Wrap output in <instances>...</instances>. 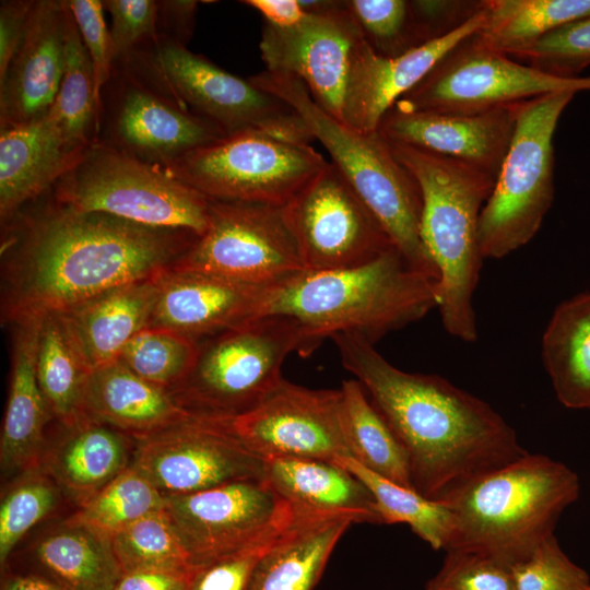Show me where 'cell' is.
<instances>
[{
    "label": "cell",
    "instance_id": "3957f363",
    "mask_svg": "<svg viewBox=\"0 0 590 590\" xmlns=\"http://www.w3.org/2000/svg\"><path fill=\"white\" fill-rule=\"evenodd\" d=\"M437 285L392 246L357 267L304 271L269 286L261 317L294 319L316 347L338 333L375 344L438 307Z\"/></svg>",
    "mask_w": 590,
    "mask_h": 590
},
{
    "label": "cell",
    "instance_id": "f5cc1de1",
    "mask_svg": "<svg viewBox=\"0 0 590 590\" xmlns=\"http://www.w3.org/2000/svg\"><path fill=\"white\" fill-rule=\"evenodd\" d=\"M241 3L258 11L264 23L281 28L296 25L306 15L299 0H244Z\"/></svg>",
    "mask_w": 590,
    "mask_h": 590
},
{
    "label": "cell",
    "instance_id": "d6986e66",
    "mask_svg": "<svg viewBox=\"0 0 590 590\" xmlns=\"http://www.w3.org/2000/svg\"><path fill=\"white\" fill-rule=\"evenodd\" d=\"M285 502L260 477L165 496L163 510L198 568L257 536Z\"/></svg>",
    "mask_w": 590,
    "mask_h": 590
},
{
    "label": "cell",
    "instance_id": "5bb4252c",
    "mask_svg": "<svg viewBox=\"0 0 590 590\" xmlns=\"http://www.w3.org/2000/svg\"><path fill=\"white\" fill-rule=\"evenodd\" d=\"M283 208L305 271L357 267L393 246L381 224L332 162Z\"/></svg>",
    "mask_w": 590,
    "mask_h": 590
},
{
    "label": "cell",
    "instance_id": "f35d334b",
    "mask_svg": "<svg viewBox=\"0 0 590 590\" xmlns=\"http://www.w3.org/2000/svg\"><path fill=\"white\" fill-rule=\"evenodd\" d=\"M125 574L140 570L192 573L197 568L164 510L153 512L110 536Z\"/></svg>",
    "mask_w": 590,
    "mask_h": 590
},
{
    "label": "cell",
    "instance_id": "7dc6e473",
    "mask_svg": "<svg viewBox=\"0 0 590 590\" xmlns=\"http://www.w3.org/2000/svg\"><path fill=\"white\" fill-rule=\"evenodd\" d=\"M103 3L111 16L114 64L160 37L158 1L105 0Z\"/></svg>",
    "mask_w": 590,
    "mask_h": 590
},
{
    "label": "cell",
    "instance_id": "e575fe53",
    "mask_svg": "<svg viewBox=\"0 0 590 590\" xmlns=\"http://www.w3.org/2000/svg\"><path fill=\"white\" fill-rule=\"evenodd\" d=\"M64 5L63 74L47 115L72 144L90 148L97 138L101 101L96 92L93 63L67 0Z\"/></svg>",
    "mask_w": 590,
    "mask_h": 590
},
{
    "label": "cell",
    "instance_id": "74e56055",
    "mask_svg": "<svg viewBox=\"0 0 590 590\" xmlns=\"http://www.w3.org/2000/svg\"><path fill=\"white\" fill-rule=\"evenodd\" d=\"M164 495L129 467L84 504L67 521L110 538L164 507Z\"/></svg>",
    "mask_w": 590,
    "mask_h": 590
},
{
    "label": "cell",
    "instance_id": "f6af8a7d",
    "mask_svg": "<svg viewBox=\"0 0 590 590\" xmlns=\"http://www.w3.org/2000/svg\"><path fill=\"white\" fill-rule=\"evenodd\" d=\"M511 569L516 590H590L589 574L568 557L555 534Z\"/></svg>",
    "mask_w": 590,
    "mask_h": 590
},
{
    "label": "cell",
    "instance_id": "e0dca14e",
    "mask_svg": "<svg viewBox=\"0 0 590 590\" xmlns=\"http://www.w3.org/2000/svg\"><path fill=\"white\" fill-rule=\"evenodd\" d=\"M225 133L114 69L101 93L96 141L148 164L166 167L187 153L217 141Z\"/></svg>",
    "mask_w": 590,
    "mask_h": 590
},
{
    "label": "cell",
    "instance_id": "9c48e42d",
    "mask_svg": "<svg viewBox=\"0 0 590 590\" xmlns=\"http://www.w3.org/2000/svg\"><path fill=\"white\" fill-rule=\"evenodd\" d=\"M575 92L521 102L516 128L479 223L484 259H500L539 232L554 200V133Z\"/></svg>",
    "mask_w": 590,
    "mask_h": 590
},
{
    "label": "cell",
    "instance_id": "f1b7e54d",
    "mask_svg": "<svg viewBox=\"0 0 590 590\" xmlns=\"http://www.w3.org/2000/svg\"><path fill=\"white\" fill-rule=\"evenodd\" d=\"M129 439L85 417L46 448L40 470L80 506L130 467Z\"/></svg>",
    "mask_w": 590,
    "mask_h": 590
},
{
    "label": "cell",
    "instance_id": "52a82bcc",
    "mask_svg": "<svg viewBox=\"0 0 590 590\" xmlns=\"http://www.w3.org/2000/svg\"><path fill=\"white\" fill-rule=\"evenodd\" d=\"M114 69L214 123L225 135L259 131L302 143L314 140L300 115L279 96L161 34Z\"/></svg>",
    "mask_w": 590,
    "mask_h": 590
},
{
    "label": "cell",
    "instance_id": "5b68a950",
    "mask_svg": "<svg viewBox=\"0 0 590 590\" xmlns=\"http://www.w3.org/2000/svg\"><path fill=\"white\" fill-rule=\"evenodd\" d=\"M422 194L421 239L438 271V309L445 330L477 340L473 295L482 263L479 223L496 177L462 162L390 143Z\"/></svg>",
    "mask_w": 590,
    "mask_h": 590
},
{
    "label": "cell",
    "instance_id": "cb8c5ba5",
    "mask_svg": "<svg viewBox=\"0 0 590 590\" xmlns=\"http://www.w3.org/2000/svg\"><path fill=\"white\" fill-rule=\"evenodd\" d=\"M87 150L72 144L48 115L0 127L1 224L55 187Z\"/></svg>",
    "mask_w": 590,
    "mask_h": 590
},
{
    "label": "cell",
    "instance_id": "836d02e7",
    "mask_svg": "<svg viewBox=\"0 0 590 590\" xmlns=\"http://www.w3.org/2000/svg\"><path fill=\"white\" fill-rule=\"evenodd\" d=\"M484 9L485 24L476 38L515 57L557 27L590 14V0H484Z\"/></svg>",
    "mask_w": 590,
    "mask_h": 590
},
{
    "label": "cell",
    "instance_id": "8992f818",
    "mask_svg": "<svg viewBox=\"0 0 590 590\" xmlns=\"http://www.w3.org/2000/svg\"><path fill=\"white\" fill-rule=\"evenodd\" d=\"M249 79L300 115L312 139L328 151L331 162L381 224L393 246L414 269L438 281V271L421 239L423 202L418 184L396 158L388 141L378 131H358L327 114L296 78L266 70Z\"/></svg>",
    "mask_w": 590,
    "mask_h": 590
},
{
    "label": "cell",
    "instance_id": "816d5d0a",
    "mask_svg": "<svg viewBox=\"0 0 590 590\" xmlns=\"http://www.w3.org/2000/svg\"><path fill=\"white\" fill-rule=\"evenodd\" d=\"M194 571H133L125 574L114 590H188Z\"/></svg>",
    "mask_w": 590,
    "mask_h": 590
},
{
    "label": "cell",
    "instance_id": "d6a6232c",
    "mask_svg": "<svg viewBox=\"0 0 590 590\" xmlns=\"http://www.w3.org/2000/svg\"><path fill=\"white\" fill-rule=\"evenodd\" d=\"M36 373L51 416L64 427H72L86 417L84 396L91 370L58 314L42 318Z\"/></svg>",
    "mask_w": 590,
    "mask_h": 590
},
{
    "label": "cell",
    "instance_id": "9a60e30c",
    "mask_svg": "<svg viewBox=\"0 0 590 590\" xmlns=\"http://www.w3.org/2000/svg\"><path fill=\"white\" fill-rule=\"evenodd\" d=\"M130 467L164 497L263 477V459L236 435L231 420L199 414L135 440Z\"/></svg>",
    "mask_w": 590,
    "mask_h": 590
},
{
    "label": "cell",
    "instance_id": "44dd1931",
    "mask_svg": "<svg viewBox=\"0 0 590 590\" xmlns=\"http://www.w3.org/2000/svg\"><path fill=\"white\" fill-rule=\"evenodd\" d=\"M482 8L453 32L433 39L399 57H382L364 40L356 45L343 99L342 122L374 132L389 109L415 87L456 46L477 34L484 26Z\"/></svg>",
    "mask_w": 590,
    "mask_h": 590
},
{
    "label": "cell",
    "instance_id": "4fadbf2b",
    "mask_svg": "<svg viewBox=\"0 0 590 590\" xmlns=\"http://www.w3.org/2000/svg\"><path fill=\"white\" fill-rule=\"evenodd\" d=\"M475 35L450 50L394 105L410 110L475 114L551 93L590 91V75H552L488 49Z\"/></svg>",
    "mask_w": 590,
    "mask_h": 590
},
{
    "label": "cell",
    "instance_id": "277c9868",
    "mask_svg": "<svg viewBox=\"0 0 590 590\" xmlns=\"http://www.w3.org/2000/svg\"><path fill=\"white\" fill-rule=\"evenodd\" d=\"M579 494V477L569 467L527 452L444 500L453 518L445 552H476L512 566L554 534L560 515Z\"/></svg>",
    "mask_w": 590,
    "mask_h": 590
},
{
    "label": "cell",
    "instance_id": "d4e9b609",
    "mask_svg": "<svg viewBox=\"0 0 590 590\" xmlns=\"http://www.w3.org/2000/svg\"><path fill=\"white\" fill-rule=\"evenodd\" d=\"M43 316L12 320L11 378L0 441L1 468L5 472L40 471L46 450L45 426L51 416L36 373Z\"/></svg>",
    "mask_w": 590,
    "mask_h": 590
},
{
    "label": "cell",
    "instance_id": "d590c367",
    "mask_svg": "<svg viewBox=\"0 0 590 590\" xmlns=\"http://www.w3.org/2000/svg\"><path fill=\"white\" fill-rule=\"evenodd\" d=\"M343 415L350 457L371 472L411 487L406 452L356 379L342 382Z\"/></svg>",
    "mask_w": 590,
    "mask_h": 590
},
{
    "label": "cell",
    "instance_id": "60d3db41",
    "mask_svg": "<svg viewBox=\"0 0 590 590\" xmlns=\"http://www.w3.org/2000/svg\"><path fill=\"white\" fill-rule=\"evenodd\" d=\"M304 508L286 500L274 519L257 536L198 567L188 590H248L261 559L290 531Z\"/></svg>",
    "mask_w": 590,
    "mask_h": 590
},
{
    "label": "cell",
    "instance_id": "6da1fadb",
    "mask_svg": "<svg viewBox=\"0 0 590 590\" xmlns=\"http://www.w3.org/2000/svg\"><path fill=\"white\" fill-rule=\"evenodd\" d=\"M14 217L2 247V312L10 322L27 315H61L114 288L152 279L198 238L78 211L55 199Z\"/></svg>",
    "mask_w": 590,
    "mask_h": 590
},
{
    "label": "cell",
    "instance_id": "7c38bea8",
    "mask_svg": "<svg viewBox=\"0 0 590 590\" xmlns=\"http://www.w3.org/2000/svg\"><path fill=\"white\" fill-rule=\"evenodd\" d=\"M169 268L260 286L305 271L283 205L217 200L206 231Z\"/></svg>",
    "mask_w": 590,
    "mask_h": 590
},
{
    "label": "cell",
    "instance_id": "8d00e7d4",
    "mask_svg": "<svg viewBox=\"0 0 590 590\" xmlns=\"http://www.w3.org/2000/svg\"><path fill=\"white\" fill-rule=\"evenodd\" d=\"M333 462L354 474L374 497L382 523H405L433 550H446L453 518L446 502L427 498L414 488L400 485L361 465L350 456Z\"/></svg>",
    "mask_w": 590,
    "mask_h": 590
},
{
    "label": "cell",
    "instance_id": "ba28073f",
    "mask_svg": "<svg viewBox=\"0 0 590 590\" xmlns=\"http://www.w3.org/2000/svg\"><path fill=\"white\" fill-rule=\"evenodd\" d=\"M315 349L294 319L261 317L200 344L193 369L170 393L196 414L231 420L253 409L279 385L290 354L306 356Z\"/></svg>",
    "mask_w": 590,
    "mask_h": 590
},
{
    "label": "cell",
    "instance_id": "bcb514c9",
    "mask_svg": "<svg viewBox=\"0 0 590 590\" xmlns=\"http://www.w3.org/2000/svg\"><path fill=\"white\" fill-rule=\"evenodd\" d=\"M445 553L440 568L427 580L425 590H516L510 565L471 551Z\"/></svg>",
    "mask_w": 590,
    "mask_h": 590
},
{
    "label": "cell",
    "instance_id": "1f68e13d",
    "mask_svg": "<svg viewBox=\"0 0 590 590\" xmlns=\"http://www.w3.org/2000/svg\"><path fill=\"white\" fill-rule=\"evenodd\" d=\"M35 557L66 590H114L123 576L110 538L69 521L38 542Z\"/></svg>",
    "mask_w": 590,
    "mask_h": 590
},
{
    "label": "cell",
    "instance_id": "484cf974",
    "mask_svg": "<svg viewBox=\"0 0 590 590\" xmlns=\"http://www.w3.org/2000/svg\"><path fill=\"white\" fill-rule=\"evenodd\" d=\"M84 413L134 441L197 415L185 409L169 391L142 379L119 359L91 371Z\"/></svg>",
    "mask_w": 590,
    "mask_h": 590
},
{
    "label": "cell",
    "instance_id": "ac0fdd59",
    "mask_svg": "<svg viewBox=\"0 0 590 590\" xmlns=\"http://www.w3.org/2000/svg\"><path fill=\"white\" fill-rule=\"evenodd\" d=\"M231 426L262 459L350 456L341 388L310 389L282 379L258 405L231 418Z\"/></svg>",
    "mask_w": 590,
    "mask_h": 590
},
{
    "label": "cell",
    "instance_id": "ffe728a7",
    "mask_svg": "<svg viewBox=\"0 0 590 590\" xmlns=\"http://www.w3.org/2000/svg\"><path fill=\"white\" fill-rule=\"evenodd\" d=\"M520 103L475 114L410 110L393 105L378 132L390 143L446 156L497 178Z\"/></svg>",
    "mask_w": 590,
    "mask_h": 590
},
{
    "label": "cell",
    "instance_id": "7a4b0ae2",
    "mask_svg": "<svg viewBox=\"0 0 590 590\" xmlns=\"http://www.w3.org/2000/svg\"><path fill=\"white\" fill-rule=\"evenodd\" d=\"M331 339L343 367L403 446L412 486L423 496L447 500L477 476L528 452L487 402L438 375L397 368L357 334Z\"/></svg>",
    "mask_w": 590,
    "mask_h": 590
},
{
    "label": "cell",
    "instance_id": "c3c4849f",
    "mask_svg": "<svg viewBox=\"0 0 590 590\" xmlns=\"http://www.w3.org/2000/svg\"><path fill=\"white\" fill-rule=\"evenodd\" d=\"M84 46L94 67L96 92L101 93L110 80L114 69L110 33L104 19L101 0H67Z\"/></svg>",
    "mask_w": 590,
    "mask_h": 590
},
{
    "label": "cell",
    "instance_id": "db71d44e",
    "mask_svg": "<svg viewBox=\"0 0 590 590\" xmlns=\"http://www.w3.org/2000/svg\"><path fill=\"white\" fill-rule=\"evenodd\" d=\"M1 590H66L51 579L37 575H11L5 578Z\"/></svg>",
    "mask_w": 590,
    "mask_h": 590
},
{
    "label": "cell",
    "instance_id": "b9f144b4",
    "mask_svg": "<svg viewBox=\"0 0 590 590\" xmlns=\"http://www.w3.org/2000/svg\"><path fill=\"white\" fill-rule=\"evenodd\" d=\"M364 40L382 57H399L433 39L411 0H344Z\"/></svg>",
    "mask_w": 590,
    "mask_h": 590
},
{
    "label": "cell",
    "instance_id": "681fc988",
    "mask_svg": "<svg viewBox=\"0 0 590 590\" xmlns=\"http://www.w3.org/2000/svg\"><path fill=\"white\" fill-rule=\"evenodd\" d=\"M35 0H4L0 3V80L25 36Z\"/></svg>",
    "mask_w": 590,
    "mask_h": 590
},
{
    "label": "cell",
    "instance_id": "83f0119b",
    "mask_svg": "<svg viewBox=\"0 0 590 590\" xmlns=\"http://www.w3.org/2000/svg\"><path fill=\"white\" fill-rule=\"evenodd\" d=\"M356 512L304 508L284 538L261 559L248 590H314Z\"/></svg>",
    "mask_w": 590,
    "mask_h": 590
},
{
    "label": "cell",
    "instance_id": "ee69618b",
    "mask_svg": "<svg viewBox=\"0 0 590 590\" xmlns=\"http://www.w3.org/2000/svg\"><path fill=\"white\" fill-rule=\"evenodd\" d=\"M514 58L560 78H578L590 66V14L550 32Z\"/></svg>",
    "mask_w": 590,
    "mask_h": 590
},
{
    "label": "cell",
    "instance_id": "7bdbcfd3",
    "mask_svg": "<svg viewBox=\"0 0 590 590\" xmlns=\"http://www.w3.org/2000/svg\"><path fill=\"white\" fill-rule=\"evenodd\" d=\"M57 498L55 485L38 472L27 474L5 494L0 506L2 567L19 541L54 509Z\"/></svg>",
    "mask_w": 590,
    "mask_h": 590
},
{
    "label": "cell",
    "instance_id": "2e32d148",
    "mask_svg": "<svg viewBox=\"0 0 590 590\" xmlns=\"http://www.w3.org/2000/svg\"><path fill=\"white\" fill-rule=\"evenodd\" d=\"M306 11L296 25L263 24L260 52L267 71L296 78L314 102L342 122L354 49L363 39L344 0H299Z\"/></svg>",
    "mask_w": 590,
    "mask_h": 590
},
{
    "label": "cell",
    "instance_id": "7402d4cb",
    "mask_svg": "<svg viewBox=\"0 0 590 590\" xmlns=\"http://www.w3.org/2000/svg\"><path fill=\"white\" fill-rule=\"evenodd\" d=\"M155 280L158 294L148 328L170 330L197 341L261 318L269 288L170 268Z\"/></svg>",
    "mask_w": 590,
    "mask_h": 590
},
{
    "label": "cell",
    "instance_id": "4dcf8cb0",
    "mask_svg": "<svg viewBox=\"0 0 590 590\" xmlns=\"http://www.w3.org/2000/svg\"><path fill=\"white\" fill-rule=\"evenodd\" d=\"M541 356L557 400L590 410V292L555 308L541 342Z\"/></svg>",
    "mask_w": 590,
    "mask_h": 590
},
{
    "label": "cell",
    "instance_id": "30bf717a",
    "mask_svg": "<svg viewBox=\"0 0 590 590\" xmlns=\"http://www.w3.org/2000/svg\"><path fill=\"white\" fill-rule=\"evenodd\" d=\"M54 188L56 201L82 212L197 236L209 226L210 199L163 168L98 141Z\"/></svg>",
    "mask_w": 590,
    "mask_h": 590
},
{
    "label": "cell",
    "instance_id": "f546056e",
    "mask_svg": "<svg viewBox=\"0 0 590 590\" xmlns=\"http://www.w3.org/2000/svg\"><path fill=\"white\" fill-rule=\"evenodd\" d=\"M263 480L282 498L293 504L326 511H350L368 523H382L367 487L350 471L333 461L270 457L263 459Z\"/></svg>",
    "mask_w": 590,
    "mask_h": 590
},
{
    "label": "cell",
    "instance_id": "8fae6325",
    "mask_svg": "<svg viewBox=\"0 0 590 590\" xmlns=\"http://www.w3.org/2000/svg\"><path fill=\"white\" fill-rule=\"evenodd\" d=\"M327 163L309 143L243 131L163 169L210 200L285 205Z\"/></svg>",
    "mask_w": 590,
    "mask_h": 590
},
{
    "label": "cell",
    "instance_id": "f907efd6",
    "mask_svg": "<svg viewBox=\"0 0 590 590\" xmlns=\"http://www.w3.org/2000/svg\"><path fill=\"white\" fill-rule=\"evenodd\" d=\"M198 4V1L191 0L158 1L160 34L187 46L193 32Z\"/></svg>",
    "mask_w": 590,
    "mask_h": 590
},
{
    "label": "cell",
    "instance_id": "4316f807",
    "mask_svg": "<svg viewBox=\"0 0 590 590\" xmlns=\"http://www.w3.org/2000/svg\"><path fill=\"white\" fill-rule=\"evenodd\" d=\"M157 294L154 276L108 291L60 315L91 371L118 359L129 341L148 328Z\"/></svg>",
    "mask_w": 590,
    "mask_h": 590
},
{
    "label": "cell",
    "instance_id": "ab89813d",
    "mask_svg": "<svg viewBox=\"0 0 590 590\" xmlns=\"http://www.w3.org/2000/svg\"><path fill=\"white\" fill-rule=\"evenodd\" d=\"M200 343L187 335L145 328L125 346L118 359L142 379L173 391L193 369Z\"/></svg>",
    "mask_w": 590,
    "mask_h": 590
},
{
    "label": "cell",
    "instance_id": "603a6c76",
    "mask_svg": "<svg viewBox=\"0 0 590 590\" xmlns=\"http://www.w3.org/2000/svg\"><path fill=\"white\" fill-rule=\"evenodd\" d=\"M64 30V1L35 0L22 44L0 80V127L49 111L63 74Z\"/></svg>",
    "mask_w": 590,
    "mask_h": 590
}]
</instances>
